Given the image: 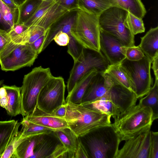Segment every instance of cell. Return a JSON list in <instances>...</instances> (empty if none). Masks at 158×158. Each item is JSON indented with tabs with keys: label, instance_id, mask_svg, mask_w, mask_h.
Segmentation results:
<instances>
[{
	"label": "cell",
	"instance_id": "obj_37",
	"mask_svg": "<svg viewBox=\"0 0 158 158\" xmlns=\"http://www.w3.org/2000/svg\"><path fill=\"white\" fill-rule=\"evenodd\" d=\"M48 30H45L42 27L35 25L28 27L29 40L28 44H31L33 43L45 34Z\"/></svg>",
	"mask_w": 158,
	"mask_h": 158
},
{
	"label": "cell",
	"instance_id": "obj_28",
	"mask_svg": "<svg viewBox=\"0 0 158 158\" xmlns=\"http://www.w3.org/2000/svg\"><path fill=\"white\" fill-rule=\"evenodd\" d=\"M43 0H26L19 5V16L16 23L24 24L35 14Z\"/></svg>",
	"mask_w": 158,
	"mask_h": 158
},
{
	"label": "cell",
	"instance_id": "obj_17",
	"mask_svg": "<svg viewBox=\"0 0 158 158\" xmlns=\"http://www.w3.org/2000/svg\"><path fill=\"white\" fill-rule=\"evenodd\" d=\"M59 141L53 132L42 134L30 158H48L59 143Z\"/></svg>",
	"mask_w": 158,
	"mask_h": 158
},
{
	"label": "cell",
	"instance_id": "obj_41",
	"mask_svg": "<svg viewBox=\"0 0 158 158\" xmlns=\"http://www.w3.org/2000/svg\"><path fill=\"white\" fill-rule=\"evenodd\" d=\"M48 30L45 34L33 43L31 44H29L32 49L38 55H39L42 52L43 45L47 37Z\"/></svg>",
	"mask_w": 158,
	"mask_h": 158
},
{
	"label": "cell",
	"instance_id": "obj_20",
	"mask_svg": "<svg viewBox=\"0 0 158 158\" xmlns=\"http://www.w3.org/2000/svg\"><path fill=\"white\" fill-rule=\"evenodd\" d=\"M21 125L20 122L15 120L0 121V156L19 132Z\"/></svg>",
	"mask_w": 158,
	"mask_h": 158
},
{
	"label": "cell",
	"instance_id": "obj_48",
	"mask_svg": "<svg viewBox=\"0 0 158 158\" xmlns=\"http://www.w3.org/2000/svg\"><path fill=\"white\" fill-rule=\"evenodd\" d=\"M0 29L8 32L10 29L9 26L4 21L0 12Z\"/></svg>",
	"mask_w": 158,
	"mask_h": 158
},
{
	"label": "cell",
	"instance_id": "obj_50",
	"mask_svg": "<svg viewBox=\"0 0 158 158\" xmlns=\"http://www.w3.org/2000/svg\"><path fill=\"white\" fill-rule=\"evenodd\" d=\"M3 80H0V87L1 85L3 84Z\"/></svg>",
	"mask_w": 158,
	"mask_h": 158
},
{
	"label": "cell",
	"instance_id": "obj_51",
	"mask_svg": "<svg viewBox=\"0 0 158 158\" xmlns=\"http://www.w3.org/2000/svg\"><path fill=\"white\" fill-rule=\"evenodd\" d=\"M44 0L50 1H54L55 0Z\"/></svg>",
	"mask_w": 158,
	"mask_h": 158
},
{
	"label": "cell",
	"instance_id": "obj_33",
	"mask_svg": "<svg viewBox=\"0 0 158 158\" xmlns=\"http://www.w3.org/2000/svg\"><path fill=\"white\" fill-rule=\"evenodd\" d=\"M0 12L4 21L10 29L17 23L19 16L18 8L11 9L0 0Z\"/></svg>",
	"mask_w": 158,
	"mask_h": 158
},
{
	"label": "cell",
	"instance_id": "obj_16",
	"mask_svg": "<svg viewBox=\"0 0 158 158\" xmlns=\"http://www.w3.org/2000/svg\"><path fill=\"white\" fill-rule=\"evenodd\" d=\"M81 104L89 109L107 114L114 119L121 115L120 110L111 100L107 92L93 101Z\"/></svg>",
	"mask_w": 158,
	"mask_h": 158
},
{
	"label": "cell",
	"instance_id": "obj_3",
	"mask_svg": "<svg viewBox=\"0 0 158 158\" xmlns=\"http://www.w3.org/2000/svg\"><path fill=\"white\" fill-rule=\"evenodd\" d=\"M66 103L65 119L78 137L100 126L111 123V116L87 108L81 104Z\"/></svg>",
	"mask_w": 158,
	"mask_h": 158
},
{
	"label": "cell",
	"instance_id": "obj_29",
	"mask_svg": "<svg viewBox=\"0 0 158 158\" xmlns=\"http://www.w3.org/2000/svg\"><path fill=\"white\" fill-rule=\"evenodd\" d=\"M118 6L141 19L146 13L145 7L141 0H117Z\"/></svg>",
	"mask_w": 158,
	"mask_h": 158
},
{
	"label": "cell",
	"instance_id": "obj_38",
	"mask_svg": "<svg viewBox=\"0 0 158 158\" xmlns=\"http://www.w3.org/2000/svg\"><path fill=\"white\" fill-rule=\"evenodd\" d=\"M158 158V132L151 131L150 158Z\"/></svg>",
	"mask_w": 158,
	"mask_h": 158
},
{
	"label": "cell",
	"instance_id": "obj_12",
	"mask_svg": "<svg viewBox=\"0 0 158 158\" xmlns=\"http://www.w3.org/2000/svg\"><path fill=\"white\" fill-rule=\"evenodd\" d=\"M124 47L117 39L100 29V50L110 64H120L126 58Z\"/></svg>",
	"mask_w": 158,
	"mask_h": 158
},
{
	"label": "cell",
	"instance_id": "obj_19",
	"mask_svg": "<svg viewBox=\"0 0 158 158\" xmlns=\"http://www.w3.org/2000/svg\"><path fill=\"white\" fill-rule=\"evenodd\" d=\"M141 39L139 46L144 55L152 60L158 55V27L150 28Z\"/></svg>",
	"mask_w": 158,
	"mask_h": 158
},
{
	"label": "cell",
	"instance_id": "obj_42",
	"mask_svg": "<svg viewBox=\"0 0 158 158\" xmlns=\"http://www.w3.org/2000/svg\"><path fill=\"white\" fill-rule=\"evenodd\" d=\"M11 41L8 32L5 30L0 29V53Z\"/></svg>",
	"mask_w": 158,
	"mask_h": 158
},
{
	"label": "cell",
	"instance_id": "obj_21",
	"mask_svg": "<svg viewBox=\"0 0 158 158\" xmlns=\"http://www.w3.org/2000/svg\"><path fill=\"white\" fill-rule=\"evenodd\" d=\"M113 6L118 7L117 0H79V9L98 16Z\"/></svg>",
	"mask_w": 158,
	"mask_h": 158
},
{
	"label": "cell",
	"instance_id": "obj_22",
	"mask_svg": "<svg viewBox=\"0 0 158 158\" xmlns=\"http://www.w3.org/2000/svg\"><path fill=\"white\" fill-rule=\"evenodd\" d=\"M6 89L8 98L6 111L11 116H15L21 113V87L15 85H3Z\"/></svg>",
	"mask_w": 158,
	"mask_h": 158
},
{
	"label": "cell",
	"instance_id": "obj_30",
	"mask_svg": "<svg viewBox=\"0 0 158 158\" xmlns=\"http://www.w3.org/2000/svg\"><path fill=\"white\" fill-rule=\"evenodd\" d=\"M22 126L21 130L23 135L25 137L53 132L55 130L40 125L23 118L20 122Z\"/></svg>",
	"mask_w": 158,
	"mask_h": 158
},
{
	"label": "cell",
	"instance_id": "obj_34",
	"mask_svg": "<svg viewBox=\"0 0 158 158\" xmlns=\"http://www.w3.org/2000/svg\"><path fill=\"white\" fill-rule=\"evenodd\" d=\"M27 137L23 135L21 131H19L0 156V158H11L16 149Z\"/></svg>",
	"mask_w": 158,
	"mask_h": 158
},
{
	"label": "cell",
	"instance_id": "obj_6",
	"mask_svg": "<svg viewBox=\"0 0 158 158\" xmlns=\"http://www.w3.org/2000/svg\"><path fill=\"white\" fill-rule=\"evenodd\" d=\"M152 60L145 55L141 59L136 61H130L126 58L120 64L126 73L132 90L137 99L146 95L152 87Z\"/></svg>",
	"mask_w": 158,
	"mask_h": 158
},
{
	"label": "cell",
	"instance_id": "obj_15",
	"mask_svg": "<svg viewBox=\"0 0 158 158\" xmlns=\"http://www.w3.org/2000/svg\"><path fill=\"white\" fill-rule=\"evenodd\" d=\"M23 118L55 130L69 128L65 118L58 117L51 114L45 112L40 109L37 106L32 113L24 117Z\"/></svg>",
	"mask_w": 158,
	"mask_h": 158
},
{
	"label": "cell",
	"instance_id": "obj_39",
	"mask_svg": "<svg viewBox=\"0 0 158 158\" xmlns=\"http://www.w3.org/2000/svg\"><path fill=\"white\" fill-rule=\"evenodd\" d=\"M69 158L67 148L60 142L59 143L48 158Z\"/></svg>",
	"mask_w": 158,
	"mask_h": 158
},
{
	"label": "cell",
	"instance_id": "obj_2",
	"mask_svg": "<svg viewBox=\"0 0 158 158\" xmlns=\"http://www.w3.org/2000/svg\"><path fill=\"white\" fill-rule=\"evenodd\" d=\"M153 121L151 109L139 103L114 119L112 124L122 141L151 129Z\"/></svg>",
	"mask_w": 158,
	"mask_h": 158
},
{
	"label": "cell",
	"instance_id": "obj_11",
	"mask_svg": "<svg viewBox=\"0 0 158 158\" xmlns=\"http://www.w3.org/2000/svg\"><path fill=\"white\" fill-rule=\"evenodd\" d=\"M151 129L126 141L116 158H150Z\"/></svg>",
	"mask_w": 158,
	"mask_h": 158
},
{
	"label": "cell",
	"instance_id": "obj_36",
	"mask_svg": "<svg viewBox=\"0 0 158 158\" xmlns=\"http://www.w3.org/2000/svg\"><path fill=\"white\" fill-rule=\"evenodd\" d=\"M124 52L126 58L131 61L140 60L145 56L139 46L125 47Z\"/></svg>",
	"mask_w": 158,
	"mask_h": 158
},
{
	"label": "cell",
	"instance_id": "obj_14",
	"mask_svg": "<svg viewBox=\"0 0 158 158\" xmlns=\"http://www.w3.org/2000/svg\"><path fill=\"white\" fill-rule=\"evenodd\" d=\"M103 73L98 72L89 83L82 98L81 103L93 101L105 95L112 84L104 76Z\"/></svg>",
	"mask_w": 158,
	"mask_h": 158
},
{
	"label": "cell",
	"instance_id": "obj_10",
	"mask_svg": "<svg viewBox=\"0 0 158 158\" xmlns=\"http://www.w3.org/2000/svg\"><path fill=\"white\" fill-rule=\"evenodd\" d=\"M65 87L62 77L53 76L41 89L37 106L45 112L51 114L57 108L66 103L64 98Z\"/></svg>",
	"mask_w": 158,
	"mask_h": 158
},
{
	"label": "cell",
	"instance_id": "obj_26",
	"mask_svg": "<svg viewBox=\"0 0 158 158\" xmlns=\"http://www.w3.org/2000/svg\"><path fill=\"white\" fill-rule=\"evenodd\" d=\"M42 135L27 137L16 149L11 158H30Z\"/></svg>",
	"mask_w": 158,
	"mask_h": 158
},
{
	"label": "cell",
	"instance_id": "obj_18",
	"mask_svg": "<svg viewBox=\"0 0 158 158\" xmlns=\"http://www.w3.org/2000/svg\"><path fill=\"white\" fill-rule=\"evenodd\" d=\"M98 72L96 69H93L80 79L71 92L68 93L65 100L66 102L81 104L82 98L89 83Z\"/></svg>",
	"mask_w": 158,
	"mask_h": 158
},
{
	"label": "cell",
	"instance_id": "obj_13",
	"mask_svg": "<svg viewBox=\"0 0 158 158\" xmlns=\"http://www.w3.org/2000/svg\"><path fill=\"white\" fill-rule=\"evenodd\" d=\"M78 10L76 9L68 11L51 25L44 44L42 51L53 40L54 36L58 32L62 31L72 35L71 32L76 23Z\"/></svg>",
	"mask_w": 158,
	"mask_h": 158
},
{
	"label": "cell",
	"instance_id": "obj_5",
	"mask_svg": "<svg viewBox=\"0 0 158 158\" xmlns=\"http://www.w3.org/2000/svg\"><path fill=\"white\" fill-rule=\"evenodd\" d=\"M99 16L79 9L72 35L85 48L100 51Z\"/></svg>",
	"mask_w": 158,
	"mask_h": 158
},
{
	"label": "cell",
	"instance_id": "obj_4",
	"mask_svg": "<svg viewBox=\"0 0 158 158\" xmlns=\"http://www.w3.org/2000/svg\"><path fill=\"white\" fill-rule=\"evenodd\" d=\"M53 76L49 68L41 66L34 68L24 75L21 87V114L23 117L35 109L41 89Z\"/></svg>",
	"mask_w": 158,
	"mask_h": 158
},
{
	"label": "cell",
	"instance_id": "obj_31",
	"mask_svg": "<svg viewBox=\"0 0 158 158\" xmlns=\"http://www.w3.org/2000/svg\"><path fill=\"white\" fill-rule=\"evenodd\" d=\"M28 27L24 24H15L7 32L11 41L18 44H28L29 40Z\"/></svg>",
	"mask_w": 158,
	"mask_h": 158
},
{
	"label": "cell",
	"instance_id": "obj_9",
	"mask_svg": "<svg viewBox=\"0 0 158 158\" xmlns=\"http://www.w3.org/2000/svg\"><path fill=\"white\" fill-rule=\"evenodd\" d=\"M38 55L28 44H18L11 41L0 53L1 69L14 71L32 65Z\"/></svg>",
	"mask_w": 158,
	"mask_h": 158
},
{
	"label": "cell",
	"instance_id": "obj_49",
	"mask_svg": "<svg viewBox=\"0 0 158 158\" xmlns=\"http://www.w3.org/2000/svg\"><path fill=\"white\" fill-rule=\"evenodd\" d=\"M18 6L22 4L26 0H13Z\"/></svg>",
	"mask_w": 158,
	"mask_h": 158
},
{
	"label": "cell",
	"instance_id": "obj_25",
	"mask_svg": "<svg viewBox=\"0 0 158 158\" xmlns=\"http://www.w3.org/2000/svg\"><path fill=\"white\" fill-rule=\"evenodd\" d=\"M103 73L112 83L119 84L133 92L128 78L120 64H110Z\"/></svg>",
	"mask_w": 158,
	"mask_h": 158
},
{
	"label": "cell",
	"instance_id": "obj_23",
	"mask_svg": "<svg viewBox=\"0 0 158 158\" xmlns=\"http://www.w3.org/2000/svg\"><path fill=\"white\" fill-rule=\"evenodd\" d=\"M53 133L67 149L69 158H74L78 139L76 135L69 127L56 130Z\"/></svg>",
	"mask_w": 158,
	"mask_h": 158
},
{
	"label": "cell",
	"instance_id": "obj_44",
	"mask_svg": "<svg viewBox=\"0 0 158 158\" xmlns=\"http://www.w3.org/2000/svg\"><path fill=\"white\" fill-rule=\"evenodd\" d=\"M8 98L5 89L3 87H0V106L6 109Z\"/></svg>",
	"mask_w": 158,
	"mask_h": 158
},
{
	"label": "cell",
	"instance_id": "obj_35",
	"mask_svg": "<svg viewBox=\"0 0 158 158\" xmlns=\"http://www.w3.org/2000/svg\"><path fill=\"white\" fill-rule=\"evenodd\" d=\"M54 2V1L43 0L34 15L24 24L28 27L35 24L43 16Z\"/></svg>",
	"mask_w": 158,
	"mask_h": 158
},
{
	"label": "cell",
	"instance_id": "obj_1",
	"mask_svg": "<svg viewBox=\"0 0 158 158\" xmlns=\"http://www.w3.org/2000/svg\"><path fill=\"white\" fill-rule=\"evenodd\" d=\"M78 138L89 158H116L122 141L112 123L97 127Z\"/></svg>",
	"mask_w": 158,
	"mask_h": 158
},
{
	"label": "cell",
	"instance_id": "obj_46",
	"mask_svg": "<svg viewBox=\"0 0 158 158\" xmlns=\"http://www.w3.org/2000/svg\"><path fill=\"white\" fill-rule=\"evenodd\" d=\"M152 65L151 68L153 71L155 79L158 80V55L152 59Z\"/></svg>",
	"mask_w": 158,
	"mask_h": 158
},
{
	"label": "cell",
	"instance_id": "obj_7",
	"mask_svg": "<svg viewBox=\"0 0 158 158\" xmlns=\"http://www.w3.org/2000/svg\"><path fill=\"white\" fill-rule=\"evenodd\" d=\"M127 12L120 7L113 6L98 17L100 29L115 37L125 47L135 45L134 35L124 23Z\"/></svg>",
	"mask_w": 158,
	"mask_h": 158
},
{
	"label": "cell",
	"instance_id": "obj_47",
	"mask_svg": "<svg viewBox=\"0 0 158 158\" xmlns=\"http://www.w3.org/2000/svg\"><path fill=\"white\" fill-rule=\"evenodd\" d=\"M5 4L11 9H18L19 6L13 0H1Z\"/></svg>",
	"mask_w": 158,
	"mask_h": 158
},
{
	"label": "cell",
	"instance_id": "obj_24",
	"mask_svg": "<svg viewBox=\"0 0 158 158\" xmlns=\"http://www.w3.org/2000/svg\"><path fill=\"white\" fill-rule=\"evenodd\" d=\"M68 11L54 1L43 16L33 25L47 30L54 23Z\"/></svg>",
	"mask_w": 158,
	"mask_h": 158
},
{
	"label": "cell",
	"instance_id": "obj_45",
	"mask_svg": "<svg viewBox=\"0 0 158 158\" xmlns=\"http://www.w3.org/2000/svg\"><path fill=\"white\" fill-rule=\"evenodd\" d=\"M66 103L57 108L51 114L57 117L64 118L66 111Z\"/></svg>",
	"mask_w": 158,
	"mask_h": 158
},
{
	"label": "cell",
	"instance_id": "obj_40",
	"mask_svg": "<svg viewBox=\"0 0 158 158\" xmlns=\"http://www.w3.org/2000/svg\"><path fill=\"white\" fill-rule=\"evenodd\" d=\"M54 1L68 11L79 9V0H55Z\"/></svg>",
	"mask_w": 158,
	"mask_h": 158
},
{
	"label": "cell",
	"instance_id": "obj_27",
	"mask_svg": "<svg viewBox=\"0 0 158 158\" xmlns=\"http://www.w3.org/2000/svg\"><path fill=\"white\" fill-rule=\"evenodd\" d=\"M145 96L140 99L139 103L151 109L154 121L158 118V80L155 79L153 86Z\"/></svg>",
	"mask_w": 158,
	"mask_h": 158
},
{
	"label": "cell",
	"instance_id": "obj_8",
	"mask_svg": "<svg viewBox=\"0 0 158 158\" xmlns=\"http://www.w3.org/2000/svg\"><path fill=\"white\" fill-rule=\"evenodd\" d=\"M67 83L68 93L76 82L90 70L95 69L103 73L110 65L100 51L97 52L82 47L80 54L75 61Z\"/></svg>",
	"mask_w": 158,
	"mask_h": 158
},
{
	"label": "cell",
	"instance_id": "obj_43",
	"mask_svg": "<svg viewBox=\"0 0 158 158\" xmlns=\"http://www.w3.org/2000/svg\"><path fill=\"white\" fill-rule=\"evenodd\" d=\"M78 143L76 150V151L75 158H89L87 152L82 144L81 141L78 137Z\"/></svg>",
	"mask_w": 158,
	"mask_h": 158
},
{
	"label": "cell",
	"instance_id": "obj_32",
	"mask_svg": "<svg viewBox=\"0 0 158 158\" xmlns=\"http://www.w3.org/2000/svg\"><path fill=\"white\" fill-rule=\"evenodd\" d=\"M124 23L134 35L145 31V28L142 19L129 12H127Z\"/></svg>",
	"mask_w": 158,
	"mask_h": 158
}]
</instances>
